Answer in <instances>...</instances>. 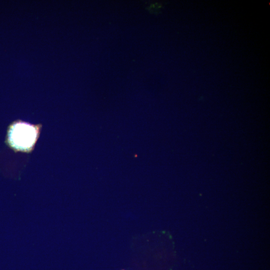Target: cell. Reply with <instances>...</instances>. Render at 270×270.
<instances>
[{"mask_svg": "<svg viewBox=\"0 0 270 270\" xmlns=\"http://www.w3.org/2000/svg\"><path fill=\"white\" fill-rule=\"evenodd\" d=\"M10 146L18 150H30L36 140L38 130L30 124L18 122L12 124L8 132Z\"/></svg>", "mask_w": 270, "mask_h": 270, "instance_id": "cell-1", "label": "cell"}]
</instances>
